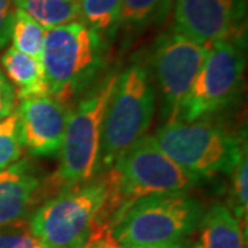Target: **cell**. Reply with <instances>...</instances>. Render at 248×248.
Wrapping results in <instances>:
<instances>
[{"mask_svg":"<svg viewBox=\"0 0 248 248\" xmlns=\"http://www.w3.org/2000/svg\"><path fill=\"white\" fill-rule=\"evenodd\" d=\"M109 185L105 210L116 219L137 200L152 195L186 193L200 178L181 169L145 135L116 160L105 174Z\"/></svg>","mask_w":248,"mask_h":248,"instance_id":"cell-1","label":"cell"},{"mask_svg":"<svg viewBox=\"0 0 248 248\" xmlns=\"http://www.w3.org/2000/svg\"><path fill=\"white\" fill-rule=\"evenodd\" d=\"M107 177L62 187L29 218V229L46 248H86L109 226L99 225L107 203Z\"/></svg>","mask_w":248,"mask_h":248,"instance_id":"cell-2","label":"cell"},{"mask_svg":"<svg viewBox=\"0 0 248 248\" xmlns=\"http://www.w3.org/2000/svg\"><path fill=\"white\" fill-rule=\"evenodd\" d=\"M155 104L149 72L143 66L131 65L119 75L104 119L99 172L109 171L124 152L146 135Z\"/></svg>","mask_w":248,"mask_h":248,"instance_id":"cell-3","label":"cell"},{"mask_svg":"<svg viewBox=\"0 0 248 248\" xmlns=\"http://www.w3.org/2000/svg\"><path fill=\"white\" fill-rule=\"evenodd\" d=\"M202 204L186 193H163L134 202L112 228L123 247L179 243L199 228Z\"/></svg>","mask_w":248,"mask_h":248,"instance_id":"cell-4","label":"cell"},{"mask_svg":"<svg viewBox=\"0 0 248 248\" xmlns=\"http://www.w3.org/2000/svg\"><path fill=\"white\" fill-rule=\"evenodd\" d=\"M48 95L66 102L95 80L101 66V37L76 21L47 31L40 55Z\"/></svg>","mask_w":248,"mask_h":248,"instance_id":"cell-5","label":"cell"},{"mask_svg":"<svg viewBox=\"0 0 248 248\" xmlns=\"http://www.w3.org/2000/svg\"><path fill=\"white\" fill-rule=\"evenodd\" d=\"M117 78V73L108 75L71 110L60 155L61 163L54 177L55 185L66 187L84 184L99 172L104 119Z\"/></svg>","mask_w":248,"mask_h":248,"instance_id":"cell-6","label":"cell"},{"mask_svg":"<svg viewBox=\"0 0 248 248\" xmlns=\"http://www.w3.org/2000/svg\"><path fill=\"white\" fill-rule=\"evenodd\" d=\"M161 151L181 169L202 178L232 172L246 151L240 141L219 124L175 120L152 135Z\"/></svg>","mask_w":248,"mask_h":248,"instance_id":"cell-7","label":"cell"},{"mask_svg":"<svg viewBox=\"0 0 248 248\" xmlns=\"http://www.w3.org/2000/svg\"><path fill=\"white\" fill-rule=\"evenodd\" d=\"M244 73V57L233 40L207 47L205 60L190 91L179 108L177 120H203L228 107L239 93Z\"/></svg>","mask_w":248,"mask_h":248,"instance_id":"cell-8","label":"cell"},{"mask_svg":"<svg viewBox=\"0 0 248 248\" xmlns=\"http://www.w3.org/2000/svg\"><path fill=\"white\" fill-rule=\"evenodd\" d=\"M207 47L171 29L155 42L151 65L161 95L163 116L175 122L205 60Z\"/></svg>","mask_w":248,"mask_h":248,"instance_id":"cell-9","label":"cell"},{"mask_svg":"<svg viewBox=\"0 0 248 248\" xmlns=\"http://www.w3.org/2000/svg\"><path fill=\"white\" fill-rule=\"evenodd\" d=\"M241 0H175V31L199 45L232 40L240 31Z\"/></svg>","mask_w":248,"mask_h":248,"instance_id":"cell-10","label":"cell"},{"mask_svg":"<svg viewBox=\"0 0 248 248\" xmlns=\"http://www.w3.org/2000/svg\"><path fill=\"white\" fill-rule=\"evenodd\" d=\"M71 110L51 95L21 99L16 112L24 148L39 157L60 156Z\"/></svg>","mask_w":248,"mask_h":248,"instance_id":"cell-11","label":"cell"},{"mask_svg":"<svg viewBox=\"0 0 248 248\" xmlns=\"http://www.w3.org/2000/svg\"><path fill=\"white\" fill-rule=\"evenodd\" d=\"M46 187L25 159L0 170V226L29 219L45 199Z\"/></svg>","mask_w":248,"mask_h":248,"instance_id":"cell-12","label":"cell"},{"mask_svg":"<svg viewBox=\"0 0 248 248\" xmlns=\"http://www.w3.org/2000/svg\"><path fill=\"white\" fill-rule=\"evenodd\" d=\"M200 248H246V232L225 204L217 203L203 214L200 223Z\"/></svg>","mask_w":248,"mask_h":248,"instance_id":"cell-13","label":"cell"},{"mask_svg":"<svg viewBox=\"0 0 248 248\" xmlns=\"http://www.w3.org/2000/svg\"><path fill=\"white\" fill-rule=\"evenodd\" d=\"M1 66L19 99L48 95L45 69L40 58H35L10 47L1 57ZM13 87V89H14Z\"/></svg>","mask_w":248,"mask_h":248,"instance_id":"cell-14","label":"cell"},{"mask_svg":"<svg viewBox=\"0 0 248 248\" xmlns=\"http://www.w3.org/2000/svg\"><path fill=\"white\" fill-rule=\"evenodd\" d=\"M16 6L46 31L79 19V0H19Z\"/></svg>","mask_w":248,"mask_h":248,"instance_id":"cell-15","label":"cell"},{"mask_svg":"<svg viewBox=\"0 0 248 248\" xmlns=\"http://www.w3.org/2000/svg\"><path fill=\"white\" fill-rule=\"evenodd\" d=\"M172 0H122L119 25L145 28L169 16Z\"/></svg>","mask_w":248,"mask_h":248,"instance_id":"cell-16","label":"cell"},{"mask_svg":"<svg viewBox=\"0 0 248 248\" xmlns=\"http://www.w3.org/2000/svg\"><path fill=\"white\" fill-rule=\"evenodd\" d=\"M46 31L33 18H31L22 10L16 9V17L11 31L13 47L21 53L40 58L45 46Z\"/></svg>","mask_w":248,"mask_h":248,"instance_id":"cell-17","label":"cell"},{"mask_svg":"<svg viewBox=\"0 0 248 248\" xmlns=\"http://www.w3.org/2000/svg\"><path fill=\"white\" fill-rule=\"evenodd\" d=\"M122 0H79V19L95 32H112L119 27Z\"/></svg>","mask_w":248,"mask_h":248,"instance_id":"cell-18","label":"cell"},{"mask_svg":"<svg viewBox=\"0 0 248 248\" xmlns=\"http://www.w3.org/2000/svg\"><path fill=\"white\" fill-rule=\"evenodd\" d=\"M24 145L21 140L17 112L0 120V170L7 169L22 157Z\"/></svg>","mask_w":248,"mask_h":248,"instance_id":"cell-19","label":"cell"},{"mask_svg":"<svg viewBox=\"0 0 248 248\" xmlns=\"http://www.w3.org/2000/svg\"><path fill=\"white\" fill-rule=\"evenodd\" d=\"M248 161L247 149L243 152L241 157L232 170V213L237 218L240 225L244 228L247 225L248 213V199H247V186H248Z\"/></svg>","mask_w":248,"mask_h":248,"instance_id":"cell-20","label":"cell"},{"mask_svg":"<svg viewBox=\"0 0 248 248\" xmlns=\"http://www.w3.org/2000/svg\"><path fill=\"white\" fill-rule=\"evenodd\" d=\"M0 248H46L22 222L0 226Z\"/></svg>","mask_w":248,"mask_h":248,"instance_id":"cell-21","label":"cell"},{"mask_svg":"<svg viewBox=\"0 0 248 248\" xmlns=\"http://www.w3.org/2000/svg\"><path fill=\"white\" fill-rule=\"evenodd\" d=\"M14 0H0V48H4L11 40V31L16 17Z\"/></svg>","mask_w":248,"mask_h":248,"instance_id":"cell-22","label":"cell"},{"mask_svg":"<svg viewBox=\"0 0 248 248\" xmlns=\"http://www.w3.org/2000/svg\"><path fill=\"white\" fill-rule=\"evenodd\" d=\"M86 248H124L122 243H119V240L116 239L112 228H109L104 232L97 240H94L93 243H90Z\"/></svg>","mask_w":248,"mask_h":248,"instance_id":"cell-23","label":"cell"},{"mask_svg":"<svg viewBox=\"0 0 248 248\" xmlns=\"http://www.w3.org/2000/svg\"><path fill=\"white\" fill-rule=\"evenodd\" d=\"M14 109H16V97L0 95V120L16 112Z\"/></svg>","mask_w":248,"mask_h":248,"instance_id":"cell-24","label":"cell"},{"mask_svg":"<svg viewBox=\"0 0 248 248\" xmlns=\"http://www.w3.org/2000/svg\"><path fill=\"white\" fill-rule=\"evenodd\" d=\"M0 95H11L16 97V93L13 86L9 83V80L6 78V75L0 69Z\"/></svg>","mask_w":248,"mask_h":248,"instance_id":"cell-25","label":"cell"},{"mask_svg":"<svg viewBox=\"0 0 248 248\" xmlns=\"http://www.w3.org/2000/svg\"><path fill=\"white\" fill-rule=\"evenodd\" d=\"M124 248H187V246L184 244L182 241H179V243H171V244H159V246H131V247Z\"/></svg>","mask_w":248,"mask_h":248,"instance_id":"cell-26","label":"cell"},{"mask_svg":"<svg viewBox=\"0 0 248 248\" xmlns=\"http://www.w3.org/2000/svg\"><path fill=\"white\" fill-rule=\"evenodd\" d=\"M192 248H200V246H199V243H196L195 246H193V247Z\"/></svg>","mask_w":248,"mask_h":248,"instance_id":"cell-27","label":"cell"},{"mask_svg":"<svg viewBox=\"0 0 248 248\" xmlns=\"http://www.w3.org/2000/svg\"><path fill=\"white\" fill-rule=\"evenodd\" d=\"M16 1H19V0H14V3H16Z\"/></svg>","mask_w":248,"mask_h":248,"instance_id":"cell-28","label":"cell"}]
</instances>
